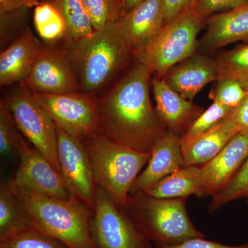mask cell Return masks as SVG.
Masks as SVG:
<instances>
[{
  "label": "cell",
  "instance_id": "6da1fadb",
  "mask_svg": "<svg viewBox=\"0 0 248 248\" xmlns=\"http://www.w3.org/2000/svg\"><path fill=\"white\" fill-rule=\"evenodd\" d=\"M153 71L136 61L100 99H97L100 134L142 151H151L166 130L151 98Z\"/></svg>",
  "mask_w": 248,
  "mask_h": 248
},
{
  "label": "cell",
  "instance_id": "7a4b0ae2",
  "mask_svg": "<svg viewBox=\"0 0 248 248\" xmlns=\"http://www.w3.org/2000/svg\"><path fill=\"white\" fill-rule=\"evenodd\" d=\"M65 44L79 80L80 92L86 94H94L104 89L135 60V51L119 22Z\"/></svg>",
  "mask_w": 248,
  "mask_h": 248
},
{
  "label": "cell",
  "instance_id": "3957f363",
  "mask_svg": "<svg viewBox=\"0 0 248 248\" xmlns=\"http://www.w3.org/2000/svg\"><path fill=\"white\" fill-rule=\"evenodd\" d=\"M7 184L31 228L68 248H97L91 233L93 210L87 205L72 196L60 200Z\"/></svg>",
  "mask_w": 248,
  "mask_h": 248
},
{
  "label": "cell",
  "instance_id": "277c9868",
  "mask_svg": "<svg viewBox=\"0 0 248 248\" xmlns=\"http://www.w3.org/2000/svg\"><path fill=\"white\" fill-rule=\"evenodd\" d=\"M97 187L125 210L130 189L151 159V151L121 144L98 133L84 141Z\"/></svg>",
  "mask_w": 248,
  "mask_h": 248
},
{
  "label": "cell",
  "instance_id": "5b68a950",
  "mask_svg": "<svg viewBox=\"0 0 248 248\" xmlns=\"http://www.w3.org/2000/svg\"><path fill=\"white\" fill-rule=\"evenodd\" d=\"M186 198H157L144 192L129 195L125 210L155 246L176 245L205 237L189 217Z\"/></svg>",
  "mask_w": 248,
  "mask_h": 248
},
{
  "label": "cell",
  "instance_id": "8992f818",
  "mask_svg": "<svg viewBox=\"0 0 248 248\" xmlns=\"http://www.w3.org/2000/svg\"><path fill=\"white\" fill-rule=\"evenodd\" d=\"M205 20L193 8L164 26L159 35L135 55L155 76L162 78L172 67L197 53L198 35Z\"/></svg>",
  "mask_w": 248,
  "mask_h": 248
},
{
  "label": "cell",
  "instance_id": "52a82bcc",
  "mask_svg": "<svg viewBox=\"0 0 248 248\" xmlns=\"http://www.w3.org/2000/svg\"><path fill=\"white\" fill-rule=\"evenodd\" d=\"M20 133L60 173L58 135L53 120L31 90L21 84L1 100Z\"/></svg>",
  "mask_w": 248,
  "mask_h": 248
},
{
  "label": "cell",
  "instance_id": "ba28073f",
  "mask_svg": "<svg viewBox=\"0 0 248 248\" xmlns=\"http://www.w3.org/2000/svg\"><path fill=\"white\" fill-rule=\"evenodd\" d=\"M34 94L55 126L68 135L84 141L100 133L97 99L94 94L81 92Z\"/></svg>",
  "mask_w": 248,
  "mask_h": 248
},
{
  "label": "cell",
  "instance_id": "9c48e42d",
  "mask_svg": "<svg viewBox=\"0 0 248 248\" xmlns=\"http://www.w3.org/2000/svg\"><path fill=\"white\" fill-rule=\"evenodd\" d=\"M91 233L97 248H153L124 209L98 187Z\"/></svg>",
  "mask_w": 248,
  "mask_h": 248
},
{
  "label": "cell",
  "instance_id": "30bf717a",
  "mask_svg": "<svg viewBox=\"0 0 248 248\" xmlns=\"http://www.w3.org/2000/svg\"><path fill=\"white\" fill-rule=\"evenodd\" d=\"M60 172L72 197L94 211L97 185L91 159L84 141L57 128Z\"/></svg>",
  "mask_w": 248,
  "mask_h": 248
},
{
  "label": "cell",
  "instance_id": "8fae6325",
  "mask_svg": "<svg viewBox=\"0 0 248 248\" xmlns=\"http://www.w3.org/2000/svg\"><path fill=\"white\" fill-rule=\"evenodd\" d=\"M23 86L40 94L80 92L79 80L65 48L43 45Z\"/></svg>",
  "mask_w": 248,
  "mask_h": 248
},
{
  "label": "cell",
  "instance_id": "7c38bea8",
  "mask_svg": "<svg viewBox=\"0 0 248 248\" xmlns=\"http://www.w3.org/2000/svg\"><path fill=\"white\" fill-rule=\"evenodd\" d=\"M17 151L19 167L14 179L9 181L10 184L53 198H71L61 173L35 147L28 144L22 134L18 142Z\"/></svg>",
  "mask_w": 248,
  "mask_h": 248
},
{
  "label": "cell",
  "instance_id": "4fadbf2b",
  "mask_svg": "<svg viewBox=\"0 0 248 248\" xmlns=\"http://www.w3.org/2000/svg\"><path fill=\"white\" fill-rule=\"evenodd\" d=\"M248 156V129H241L213 159L200 166L205 197L221 192Z\"/></svg>",
  "mask_w": 248,
  "mask_h": 248
},
{
  "label": "cell",
  "instance_id": "5bb4252c",
  "mask_svg": "<svg viewBox=\"0 0 248 248\" xmlns=\"http://www.w3.org/2000/svg\"><path fill=\"white\" fill-rule=\"evenodd\" d=\"M151 89L155 111L163 128L181 138L203 112V108L194 104L171 89L162 78H152Z\"/></svg>",
  "mask_w": 248,
  "mask_h": 248
},
{
  "label": "cell",
  "instance_id": "9a60e30c",
  "mask_svg": "<svg viewBox=\"0 0 248 248\" xmlns=\"http://www.w3.org/2000/svg\"><path fill=\"white\" fill-rule=\"evenodd\" d=\"M184 167L181 138L166 131L155 142L151 156L143 170L134 183L130 195L146 192L161 179Z\"/></svg>",
  "mask_w": 248,
  "mask_h": 248
},
{
  "label": "cell",
  "instance_id": "2e32d148",
  "mask_svg": "<svg viewBox=\"0 0 248 248\" xmlns=\"http://www.w3.org/2000/svg\"><path fill=\"white\" fill-rule=\"evenodd\" d=\"M164 0H144L118 21L135 55L154 40L164 27Z\"/></svg>",
  "mask_w": 248,
  "mask_h": 248
},
{
  "label": "cell",
  "instance_id": "e0dca14e",
  "mask_svg": "<svg viewBox=\"0 0 248 248\" xmlns=\"http://www.w3.org/2000/svg\"><path fill=\"white\" fill-rule=\"evenodd\" d=\"M162 79L183 97L192 101L206 85L218 80L216 62L196 53L172 67Z\"/></svg>",
  "mask_w": 248,
  "mask_h": 248
},
{
  "label": "cell",
  "instance_id": "ac0fdd59",
  "mask_svg": "<svg viewBox=\"0 0 248 248\" xmlns=\"http://www.w3.org/2000/svg\"><path fill=\"white\" fill-rule=\"evenodd\" d=\"M206 31L199 40L200 53H211L237 42H248V3L213 15L205 21Z\"/></svg>",
  "mask_w": 248,
  "mask_h": 248
},
{
  "label": "cell",
  "instance_id": "d6986e66",
  "mask_svg": "<svg viewBox=\"0 0 248 248\" xmlns=\"http://www.w3.org/2000/svg\"><path fill=\"white\" fill-rule=\"evenodd\" d=\"M44 45L29 29L2 50L0 55V85L24 84Z\"/></svg>",
  "mask_w": 248,
  "mask_h": 248
},
{
  "label": "cell",
  "instance_id": "ffe728a7",
  "mask_svg": "<svg viewBox=\"0 0 248 248\" xmlns=\"http://www.w3.org/2000/svg\"><path fill=\"white\" fill-rule=\"evenodd\" d=\"M241 130L239 125L227 118L206 133L194 138H181L184 167L206 164Z\"/></svg>",
  "mask_w": 248,
  "mask_h": 248
},
{
  "label": "cell",
  "instance_id": "44dd1931",
  "mask_svg": "<svg viewBox=\"0 0 248 248\" xmlns=\"http://www.w3.org/2000/svg\"><path fill=\"white\" fill-rule=\"evenodd\" d=\"M157 198H186L191 195L205 197L200 166H186L161 179L146 190Z\"/></svg>",
  "mask_w": 248,
  "mask_h": 248
},
{
  "label": "cell",
  "instance_id": "7402d4cb",
  "mask_svg": "<svg viewBox=\"0 0 248 248\" xmlns=\"http://www.w3.org/2000/svg\"><path fill=\"white\" fill-rule=\"evenodd\" d=\"M34 24L37 34L45 45H55L61 40H67V27L63 16L50 3L41 1L35 7Z\"/></svg>",
  "mask_w": 248,
  "mask_h": 248
},
{
  "label": "cell",
  "instance_id": "603a6c76",
  "mask_svg": "<svg viewBox=\"0 0 248 248\" xmlns=\"http://www.w3.org/2000/svg\"><path fill=\"white\" fill-rule=\"evenodd\" d=\"M53 4L66 22L67 40H77L91 35L94 31L82 0H41ZM66 40V41H67Z\"/></svg>",
  "mask_w": 248,
  "mask_h": 248
},
{
  "label": "cell",
  "instance_id": "cb8c5ba5",
  "mask_svg": "<svg viewBox=\"0 0 248 248\" xmlns=\"http://www.w3.org/2000/svg\"><path fill=\"white\" fill-rule=\"evenodd\" d=\"M29 227L17 197L7 183L0 186V240Z\"/></svg>",
  "mask_w": 248,
  "mask_h": 248
},
{
  "label": "cell",
  "instance_id": "d4e9b609",
  "mask_svg": "<svg viewBox=\"0 0 248 248\" xmlns=\"http://www.w3.org/2000/svg\"><path fill=\"white\" fill-rule=\"evenodd\" d=\"M218 79H232L248 84V43L217 55Z\"/></svg>",
  "mask_w": 248,
  "mask_h": 248
},
{
  "label": "cell",
  "instance_id": "484cf974",
  "mask_svg": "<svg viewBox=\"0 0 248 248\" xmlns=\"http://www.w3.org/2000/svg\"><path fill=\"white\" fill-rule=\"evenodd\" d=\"M94 31L118 22L125 14L122 0H82Z\"/></svg>",
  "mask_w": 248,
  "mask_h": 248
},
{
  "label": "cell",
  "instance_id": "4316f807",
  "mask_svg": "<svg viewBox=\"0 0 248 248\" xmlns=\"http://www.w3.org/2000/svg\"><path fill=\"white\" fill-rule=\"evenodd\" d=\"M248 197V156L239 171L236 172L226 187L212 197L208 210L213 214L219 210L223 205Z\"/></svg>",
  "mask_w": 248,
  "mask_h": 248
},
{
  "label": "cell",
  "instance_id": "83f0119b",
  "mask_svg": "<svg viewBox=\"0 0 248 248\" xmlns=\"http://www.w3.org/2000/svg\"><path fill=\"white\" fill-rule=\"evenodd\" d=\"M0 248H68L58 240L27 227L0 240Z\"/></svg>",
  "mask_w": 248,
  "mask_h": 248
},
{
  "label": "cell",
  "instance_id": "f1b7e54d",
  "mask_svg": "<svg viewBox=\"0 0 248 248\" xmlns=\"http://www.w3.org/2000/svg\"><path fill=\"white\" fill-rule=\"evenodd\" d=\"M29 8H23L0 14V37L1 48L5 49L22 35L29 27Z\"/></svg>",
  "mask_w": 248,
  "mask_h": 248
},
{
  "label": "cell",
  "instance_id": "f546056e",
  "mask_svg": "<svg viewBox=\"0 0 248 248\" xmlns=\"http://www.w3.org/2000/svg\"><path fill=\"white\" fill-rule=\"evenodd\" d=\"M246 84L237 80L219 79L215 81L209 97L213 102L234 109L237 107L247 95Z\"/></svg>",
  "mask_w": 248,
  "mask_h": 248
},
{
  "label": "cell",
  "instance_id": "4dcf8cb0",
  "mask_svg": "<svg viewBox=\"0 0 248 248\" xmlns=\"http://www.w3.org/2000/svg\"><path fill=\"white\" fill-rule=\"evenodd\" d=\"M22 133L16 125L13 116L0 104V153L6 159L17 155V145Z\"/></svg>",
  "mask_w": 248,
  "mask_h": 248
},
{
  "label": "cell",
  "instance_id": "1f68e13d",
  "mask_svg": "<svg viewBox=\"0 0 248 248\" xmlns=\"http://www.w3.org/2000/svg\"><path fill=\"white\" fill-rule=\"evenodd\" d=\"M232 109L213 102L191 125L187 133L182 138H191L198 136L211 130L217 124L226 120Z\"/></svg>",
  "mask_w": 248,
  "mask_h": 248
},
{
  "label": "cell",
  "instance_id": "d6a6232c",
  "mask_svg": "<svg viewBox=\"0 0 248 248\" xmlns=\"http://www.w3.org/2000/svg\"><path fill=\"white\" fill-rule=\"evenodd\" d=\"M248 3V0H197L193 9L205 21L213 15L231 11Z\"/></svg>",
  "mask_w": 248,
  "mask_h": 248
},
{
  "label": "cell",
  "instance_id": "836d02e7",
  "mask_svg": "<svg viewBox=\"0 0 248 248\" xmlns=\"http://www.w3.org/2000/svg\"><path fill=\"white\" fill-rule=\"evenodd\" d=\"M156 248H248V243L229 246L216 241H209L205 237L194 238L187 240L184 242L176 245H161L156 246Z\"/></svg>",
  "mask_w": 248,
  "mask_h": 248
},
{
  "label": "cell",
  "instance_id": "e575fe53",
  "mask_svg": "<svg viewBox=\"0 0 248 248\" xmlns=\"http://www.w3.org/2000/svg\"><path fill=\"white\" fill-rule=\"evenodd\" d=\"M196 1L197 0H164V26L193 8Z\"/></svg>",
  "mask_w": 248,
  "mask_h": 248
},
{
  "label": "cell",
  "instance_id": "d590c367",
  "mask_svg": "<svg viewBox=\"0 0 248 248\" xmlns=\"http://www.w3.org/2000/svg\"><path fill=\"white\" fill-rule=\"evenodd\" d=\"M246 86L247 95L237 107L231 111L227 117L241 129H248V84H246Z\"/></svg>",
  "mask_w": 248,
  "mask_h": 248
},
{
  "label": "cell",
  "instance_id": "8d00e7d4",
  "mask_svg": "<svg viewBox=\"0 0 248 248\" xmlns=\"http://www.w3.org/2000/svg\"><path fill=\"white\" fill-rule=\"evenodd\" d=\"M41 0H0V14L23 8L36 7Z\"/></svg>",
  "mask_w": 248,
  "mask_h": 248
},
{
  "label": "cell",
  "instance_id": "74e56055",
  "mask_svg": "<svg viewBox=\"0 0 248 248\" xmlns=\"http://www.w3.org/2000/svg\"><path fill=\"white\" fill-rule=\"evenodd\" d=\"M144 0H122L125 13L128 12Z\"/></svg>",
  "mask_w": 248,
  "mask_h": 248
},
{
  "label": "cell",
  "instance_id": "f35d334b",
  "mask_svg": "<svg viewBox=\"0 0 248 248\" xmlns=\"http://www.w3.org/2000/svg\"><path fill=\"white\" fill-rule=\"evenodd\" d=\"M246 200H247V202H248V197H247V198H246Z\"/></svg>",
  "mask_w": 248,
  "mask_h": 248
}]
</instances>
